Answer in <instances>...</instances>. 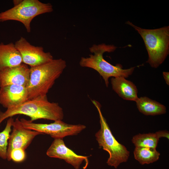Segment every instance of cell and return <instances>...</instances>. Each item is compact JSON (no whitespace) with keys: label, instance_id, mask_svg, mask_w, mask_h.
<instances>
[{"label":"cell","instance_id":"1","mask_svg":"<svg viewBox=\"0 0 169 169\" xmlns=\"http://www.w3.org/2000/svg\"><path fill=\"white\" fill-rule=\"evenodd\" d=\"M66 67V61L59 59H53L40 65L31 67L29 80L26 87L28 100L47 95Z\"/></svg>","mask_w":169,"mask_h":169},{"label":"cell","instance_id":"2","mask_svg":"<svg viewBox=\"0 0 169 169\" xmlns=\"http://www.w3.org/2000/svg\"><path fill=\"white\" fill-rule=\"evenodd\" d=\"M17 115L28 116L32 122L39 119L62 120L64 117L62 108L57 103L49 101L47 95L28 100L19 105L7 109L4 112H1L0 124L6 119Z\"/></svg>","mask_w":169,"mask_h":169},{"label":"cell","instance_id":"3","mask_svg":"<svg viewBox=\"0 0 169 169\" xmlns=\"http://www.w3.org/2000/svg\"><path fill=\"white\" fill-rule=\"evenodd\" d=\"M117 48L114 45H107L104 43L94 44L89 49L93 54H90L89 57H82L79 65L82 67L91 68L96 71L102 77L106 86L108 87L109 78L122 77L127 78L133 73L135 68L134 67L123 69L121 64L114 65L104 59V53L113 52Z\"/></svg>","mask_w":169,"mask_h":169},{"label":"cell","instance_id":"4","mask_svg":"<svg viewBox=\"0 0 169 169\" xmlns=\"http://www.w3.org/2000/svg\"><path fill=\"white\" fill-rule=\"evenodd\" d=\"M125 23L133 27L142 37L148 55L146 62L152 68L158 67L169 53V26L146 29L137 26L129 21Z\"/></svg>","mask_w":169,"mask_h":169},{"label":"cell","instance_id":"5","mask_svg":"<svg viewBox=\"0 0 169 169\" xmlns=\"http://www.w3.org/2000/svg\"><path fill=\"white\" fill-rule=\"evenodd\" d=\"M91 101L97 108L99 115L100 129L95 134L96 140L100 147L107 151L109 157L106 162L107 164L117 168L120 164L128 160L130 152L123 145L115 139L103 116L100 103L95 100Z\"/></svg>","mask_w":169,"mask_h":169},{"label":"cell","instance_id":"6","mask_svg":"<svg viewBox=\"0 0 169 169\" xmlns=\"http://www.w3.org/2000/svg\"><path fill=\"white\" fill-rule=\"evenodd\" d=\"M49 3H43L38 0H22L18 5L0 13V22L15 20L23 24L27 32H31L30 24L37 16L53 12Z\"/></svg>","mask_w":169,"mask_h":169},{"label":"cell","instance_id":"7","mask_svg":"<svg viewBox=\"0 0 169 169\" xmlns=\"http://www.w3.org/2000/svg\"><path fill=\"white\" fill-rule=\"evenodd\" d=\"M20 120L24 128L42 134L49 135L54 139L77 135L86 127L83 125L68 124L62 120H56L50 124L36 123L24 118L20 119Z\"/></svg>","mask_w":169,"mask_h":169},{"label":"cell","instance_id":"8","mask_svg":"<svg viewBox=\"0 0 169 169\" xmlns=\"http://www.w3.org/2000/svg\"><path fill=\"white\" fill-rule=\"evenodd\" d=\"M21 56L23 63L31 67L40 65L53 59L51 54L45 52L42 46L31 44L24 38L21 37L14 44Z\"/></svg>","mask_w":169,"mask_h":169},{"label":"cell","instance_id":"9","mask_svg":"<svg viewBox=\"0 0 169 169\" xmlns=\"http://www.w3.org/2000/svg\"><path fill=\"white\" fill-rule=\"evenodd\" d=\"M11 134L8 141L7 159L11 161L10 155L12 150L22 148L24 150L28 147L35 137L42 133L24 128L18 118L13 121Z\"/></svg>","mask_w":169,"mask_h":169},{"label":"cell","instance_id":"10","mask_svg":"<svg viewBox=\"0 0 169 169\" xmlns=\"http://www.w3.org/2000/svg\"><path fill=\"white\" fill-rule=\"evenodd\" d=\"M49 157L64 160L72 165L75 169H79L84 161L86 162L85 169L88 163V156L76 154L65 145L63 139H55L46 152Z\"/></svg>","mask_w":169,"mask_h":169},{"label":"cell","instance_id":"11","mask_svg":"<svg viewBox=\"0 0 169 169\" xmlns=\"http://www.w3.org/2000/svg\"><path fill=\"white\" fill-rule=\"evenodd\" d=\"M30 68L22 63L0 71V88L15 84L26 87L29 79Z\"/></svg>","mask_w":169,"mask_h":169},{"label":"cell","instance_id":"12","mask_svg":"<svg viewBox=\"0 0 169 169\" xmlns=\"http://www.w3.org/2000/svg\"><path fill=\"white\" fill-rule=\"evenodd\" d=\"M28 100L26 86L12 84L0 88V104L7 109L19 105Z\"/></svg>","mask_w":169,"mask_h":169},{"label":"cell","instance_id":"13","mask_svg":"<svg viewBox=\"0 0 169 169\" xmlns=\"http://www.w3.org/2000/svg\"><path fill=\"white\" fill-rule=\"evenodd\" d=\"M23 63L21 54L14 44L0 43V71L19 65Z\"/></svg>","mask_w":169,"mask_h":169},{"label":"cell","instance_id":"14","mask_svg":"<svg viewBox=\"0 0 169 169\" xmlns=\"http://www.w3.org/2000/svg\"><path fill=\"white\" fill-rule=\"evenodd\" d=\"M113 90L125 100L136 101L138 90L135 85L131 81L122 77H112L111 80Z\"/></svg>","mask_w":169,"mask_h":169},{"label":"cell","instance_id":"15","mask_svg":"<svg viewBox=\"0 0 169 169\" xmlns=\"http://www.w3.org/2000/svg\"><path fill=\"white\" fill-rule=\"evenodd\" d=\"M136 102L139 111L144 115H156L166 112L164 105L147 97L138 98Z\"/></svg>","mask_w":169,"mask_h":169},{"label":"cell","instance_id":"16","mask_svg":"<svg viewBox=\"0 0 169 169\" xmlns=\"http://www.w3.org/2000/svg\"><path fill=\"white\" fill-rule=\"evenodd\" d=\"M134 154L135 158L142 165L156 161L160 155L156 148L141 146L135 147Z\"/></svg>","mask_w":169,"mask_h":169},{"label":"cell","instance_id":"17","mask_svg":"<svg viewBox=\"0 0 169 169\" xmlns=\"http://www.w3.org/2000/svg\"><path fill=\"white\" fill-rule=\"evenodd\" d=\"M159 137L156 132L139 134L134 136L131 140L135 147H145L156 148Z\"/></svg>","mask_w":169,"mask_h":169},{"label":"cell","instance_id":"18","mask_svg":"<svg viewBox=\"0 0 169 169\" xmlns=\"http://www.w3.org/2000/svg\"><path fill=\"white\" fill-rule=\"evenodd\" d=\"M14 120L12 117L9 118L4 129L0 132V157L4 160L7 158L8 141Z\"/></svg>","mask_w":169,"mask_h":169},{"label":"cell","instance_id":"19","mask_svg":"<svg viewBox=\"0 0 169 169\" xmlns=\"http://www.w3.org/2000/svg\"><path fill=\"white\" fill-rule=\"evenodd\" d=\"M26 157L25 150L22 148L15 149L11 152L10 158L11 160L16 163L23 162Z\"/></svg>","mask_w":169,"mask_h":169},{"label":"cell","instance_id":"20","mask_svg":"<svg viewBox=\"0 0 169 169\" xmlns=\"http://www.w3.org/2000/svg\"><path fill=\"white\" fill-rule=\"evenodd\" d=\"M159 138L166 137L169 139V133L166 130L160 131L156 132Z\"/></svg>","mask_w":169,"mask_h":169},{"label":"cell","instance_id":"21","mask_svg":"<svg viewBox=\"0 0 169 169\" xmlns=\"http://www.w3.org/2000/svg\"><path fill=\"white\" fill-rule=\"evenodd\" d=\"M163 76L165 82L168 85H169V72H163Z\"/></svg>","mask_w":169,"mask_h":169},{"label":"cell","instance_id":"22","mask_svg":"<svg viewBox=\"0 0 169 169\" xmlns=\"http://www.w3.org/2000/svg\"><path fill=\"white\" fill-rule=\"evenodd\" d=\"M22 1V0H14L13 1V3L14 6H17Z\"/></svg>","mask_w":169,"mask_h":169},{"label":"cell","instance_id":"23","mask_svg":"<svg viewBox=\"0 0 169 169\" xmlns=\"http://www.w3.org/2000/svg\"><path fill=\"white\" fill-rule=\"evenodd\" d=\"M1 110H0V114L1 113Z\"/></svg>","mask_w":169,"mask_h":169}]
</instances>
